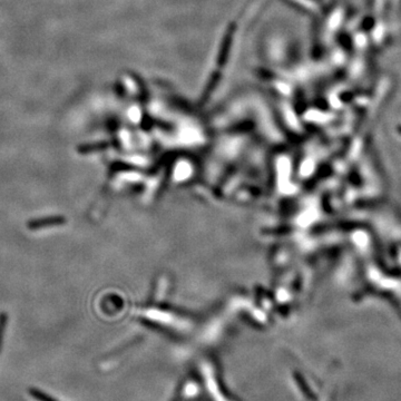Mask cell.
Returning a JSON list of instances; mask_svg holds the SVG:
<instances>
[{
  "label": "cell",
  "mask_w": 401,
  "mask_h": 401,
  "mask_svg": "<svg viewBox=\"0 0 401 401\" xmlns=\"http://www.w3.org/2000/svg\"><path fill=\"white\" fill-rule=\"evenodd\" d=\"M65 223H66V217L61 216V215H55V216L35 218V220L29 221L27 226H28L29 230H41V229L51 228V226L63 225Z\"/></svg>",
  "instance_id": "1"
},
{
  "label": "cell",
  "mask_w": 401,
  "mask_h": 401,
  "mask_svg": "<svg viewBox=\"0 0 401 401\" xmlns=\"http://www.w3.org/2000/svg\"><path fill=\"white\" fill-rule=\"evenodd\" d=\"M7 323H8L7 313H5V312L0 313V351H1V347H2V342H3V336H5Z\"/></svg>",
  "instance_id": "2"
},
{
  "label": "cell",
  "mask_w": 401,
  "mask_h": 401,
  "mask_svg": "<svg viewBox=\"0 0 401 401\" xmlns=\"http://www.w3.org/2000/svg\"><path fill=\"white\" fill-rule=\"evenodd\" d=\"M29 392H30V395L33 396L35 399H37L38 401H58L56 399L51 398L50 396L45 394V392L38 390V389L33 388V389H30Z\"/></svg>",
  "instance_id": "3"
},
{
  "label": "cell",
  "mask_w": 401,
  "mask_h": 401,
  "mask_svg": "<svg viewBox=\"0 0 401 401\" xmlns=\"http://www.w3.org/2000/svg\"><path fill=\"white\" fill-rule=\"evenodd\" d=\"M400 133H401V128H400Z\"/></svg>",
  "instance_id": "4"
}]
</instances>
